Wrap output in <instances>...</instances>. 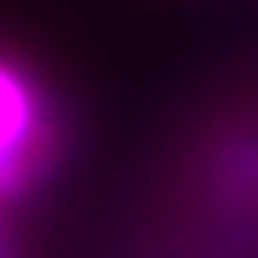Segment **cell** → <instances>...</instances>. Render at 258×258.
Instances as JSON below:
<instances>
[{
  "label": "cell",
  "instance_id": "7a4b0ae2",
  "mask_svg": "<svg viewBox=\"0 0 258 258\" xmlns=\"http://www.w3.org/2000/svg\"><path fill=\"white\" fill-rule=\"evenodd\" d=\"M0 258H18V251H15V244L8 237H0Z\"/></svg>",
  "mask_w": 258,
  "mask_h": 258
},
{
  "label": "cell",
  "instance_id": "6da1fadb",
  "mask_svg": "<svg viewBox=\"0 0 258 258\" xmlns=\"http://www.w3.org/2000/svg\"><path fill=\"white\" fill-rule=\"evenodd\" d=\"M61 125L47 90L29 69L0 57V201L15 205L57 172Z\"/></svg>",
  "mask_w": 258,
  "mask_h": 258
}]
</instances>
